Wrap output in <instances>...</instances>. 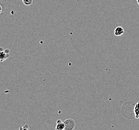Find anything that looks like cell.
I'll return each instance as SVG.
<instances>
[{
	"label": "cell",
	"mask_w": 139,
	"mask_h": 130,
	"mask_svg": "<svg viewBox=\"0 0 139 130\" xmlns=\"http://www.w3.org/2000/svg\"><path fill=\"white\" fill-rule=\"evenodd\" d=\"M65 128L64 129L66 130H73L76 126L75 121L72 119H68L64 122Z\"/></svg>",
	"instance_id": "6da1fadb"
},
{
	"label": "cell",
	"mask_w": 139,
	"mask_h": 130,
	"mask_svg": "<svg viewBox=\"0 0 139 130\" xmlns=\"http://www.w3.org/2000/svg\"><path fill=\"white\" fill-rule=\"evenodd\" d=\"M9 51L6 50V51H0V62H3L7 59L9 57Z\"/></svg>",
	"instance_id": "7a4b0ae2"
},
{
	"label": "cell",
	"mask_w": 139,
	"mask_h": 130,
	"mask_svg": "<svg viewBox=\"0 0 139 130\" xmlns=\"http://www.w3.org/2000/svg\"><path fill=\"white\" fill-rule=\"evenodd\" d=\"M124 29L121 26H118L114 30V35L116 36H121L124 34Z\"/></svg>",
	"instance_id": "3957f363"
},
{
	"label": "cell",
	"mask_w": 139,
	"mask_h": 130,
	"mask_svg": "<svg viewBox=\"0 0 139 130\" xmlns=\"http://www.w3.org/2000/svg\"><path fill=\"white\" fill-rule=\"evenodd\" d=\"M65 125L64 123L61 120H58L57 121V125L56 127V130H62L64 129Z\"/></svg>",
	"instance_id": "277c9868"
},
{
	"label": "cell",
	"mask_w": 139,
	"mask_h": 130,
	"mask_svg": "<svg viewBox=\"0 0 139 130\" xmlns=\"http://www.w3.org/2000/svg\"><path fill=\"white\" fill-rule=\"evenodd\" d=\"M134 112L135 114V117L137 119L139 118V102H138L134 108Z\"/></svg>",
	"instance_id": "5b68a950"
},
{
	"label": "cell",
	"mask_w": 139,
	"mask_h": 130,
	"mask_svg": "<svg viewBox=\"0 0 139 130\" xmlns=\"http://www.w3.org/2000/svg\"><path fill=\"white\" fill-rule=\"evenodd\" d=\"M22 2L25 6H30L33 4V0H22Z\"/></svg>",
	"instance_id": "8992f818"
},
{
	"label": "cell",
	"mask_w": 139,
	"mask_h": 130,
	"mask_svg": "<svg viewBox=\"0 0 139 130\" xmlns=\"http://www.w3.org/2000/svg\"><path fill=\"white\" fill-rule=\"evenodd\" d=\"M2 7L1 5H0V14H1V13H2Z\"/></svg>",
	"instance_id": "52a82bcc"
},
{
	"label": "cell",
	"mask_w": 139,
	"mask_h": 130,
	"mask_svg": "<svg viewBox=\"0 0 139 130\" xmlns=\"http://www.w3.org/2000/svg\"><path fill=\"white\" fill-rule=\"evenodd\" d=\"M137 3H138V5H139V0H137Z\"/></svg>",
	"instance_id": "ba28073f"
},
{
	"label": "cell",
	"mask_w": 139,
	"mask_h": 130,
	"mask_svg": "<svg viewBox=\"0 0 139 130\" xmlns=\"http://www.w3.org/2000/svg\"><path fill=\"white\" fill-rule=\"evenodd\" d=\"M136 1H137V0H136Z\"/></svg>",
	"instance_id": "9c48e42d"
}]
</instances>
